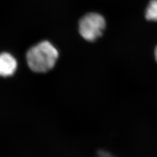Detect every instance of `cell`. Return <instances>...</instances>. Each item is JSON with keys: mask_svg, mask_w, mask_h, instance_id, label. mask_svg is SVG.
I'll return each instance as SVG.
<instances>
[{"mask_svg": "<svg viewBox=\"0 0 157 157\" xmlns=\"http://www.w3.org/2000/svg\"><path fill=\"white\" fill-rule=\"evenodd\" d=\"M95 157H115L108 152L100 150L97 152V154Z\"/></svg>", "mask_w": 157, "mask_h": 157, "instance_id": "obj_5", "label": "cell"}, {"mask_svg": "<svg viewBox=\"0 0 157 157\" xmlns=\"http://www.w3.org/2000/svg\"><path fill=\"white\" fill-rule=\"evenodd\" d=\"M106 26L104 17L97 13H89L79 21V32L82 37L89 41H94L103 33Z\"/></svg>", "mask_w": 157, "mask_h": 157, "instance_id": "obj_2", "label": "cell"}, {"mask_svg": "<svg viewBox=\"0 0 157 157\" xmlns=\"http://www.w3.org/2000/svg\"><path fill=\"white\" fill-rule=\"evenodd\" d=\"M17 65V60L10 54L3 52L0 54V76H12L15 72Z\"/></svg>", "mask_w": 157, "mask_h": 157, "instance_id": "obj_3", "label": "cell"}, {"mask_svg": "<svg viewBox=\"0 0 157 157\" xmlns=\"http://www.w3.org/2000/svg\"><path fill=\"white\" fill-rule=\"evenodd\" d=\"M58 51L47 41H43L32 47L27 52L26 59L29 67L37 73L49 71L56 65Z\"/></svg>", "mask_w": 157, "mask_h": 157, "instance_id": "obj_1", "label": "cell"}, {"mask_svg": "<svg viewBox=\"0 0 157 157\" xmlns=\"http://www.w3.org/2000/svg\"><path fill=\"white\" fill-rule=\"evenodd\" d=\"M154 54H155V59L157 61V46L155 48V52H154Z\"/></svg>", "mask_w": 157, "mask_h": 157, "instance_id": "obj_6", "label": "cell"}, {"mask_svg": "<svg viewBox=\"0 0 157 157\" xmlns=\"http://www.w3.org/2000/svg\"><path fill=\"white\" fill-rule=\"evenodd\" d=\"M146 19L148 21H157V0H151L146 11Z\"/></svg>", "mask_w": 157, "mask_h": 157, "instance_id": "obj_4", "label": "cell"}]
</instances>
